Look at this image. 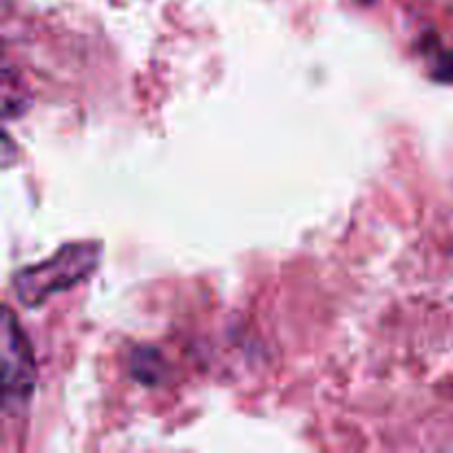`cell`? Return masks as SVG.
<instances>
[{
	"mask_svg": "<svg viewBox=\"0 0 453 453\" xmlns=\"http://www.w3.org/2000/svg\"><path fill=\"white\" fill-rule=\"evenodd\" d=\"M100 252V243L96 242L66 243L42 264L20 270L13 277L18 301L27 308H38L53 295L71 290L96 273Z\"/></svg>",
	"mask_w": 453,
	"mask_h": 453,
	"instance_id": "6da1fadb",
	"label": "cell"
},
{
	"mask_svg": "<svg viewBox=\"0 0 453 453\" xmlns=\"http://www.w3.org/2000/svg\"><path fill=\"white\" fill-rule=\"evenodd\" d=\"M3 343V407L18 411L29 403L35 388V358L31 345L13 317L12 308H4L0 326Z\"/></svg>",
	"mask_w": 453,
	"mask_h": 453,
	"instance_id": "7a4b0ae2",
	"label": "cell"
}]
</instances>
